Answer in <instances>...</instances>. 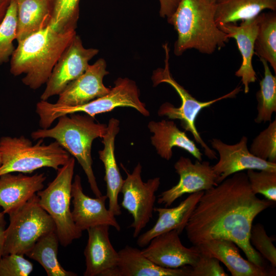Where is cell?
Wrapping results in <instances>:
<instances>
[{
	"label": "cell",
	"instance_id": "obj_1",
	"mask_svg": "<svg viewBox=\"0 0 276 276\" xmlns=\"http://www.w3.org/2000/svg\"><path fill=\"white\" fill-rule=\"evenodd\" d=\"M273 202L257 196L244 172L234 173L204 191L186 226L187 238L194 246L215 239L229 240L248 260L264 266L250 243V233L256 216Z\"/></svg>",
	"mask_w": 276,
	"mask_h": 276
},
{
	"label": "cell",
	"instance_id": "obj_2",
	"mask_svg": "<svg viewBox=\"0 0 276 276\" xmlns=\"http://www.w3.org/2000/svg\"><path fill=\"white\" fill-rule=\"evenodd\" d=\"M76 35L75 28L58 31L50 25L18 42L11 56L10 73L25 74L22 83L32 89L46 84L58 59Z\"/></svg>",
	"mask_w": 276,
	"mask_h": 276
},
{
	"label": "cell",
	"instance_id": "obj_3",
	"mask_svg": "<svg viewBox=\"0 0 276 276\" xmlns=\"http://www.w3.org/2000/svg\"><path fill=\"white\" fill-rule=\"evenodd\" d=\"M215 5L204 0H181L167 19L177 33L174 53L181 55L188 50L211 54L226 45L229 39L217 26Z\"/></svg>",
	"mask_w": 276,
	"mask_h": 276
},
{
	"label": "cell",
	"instance_id": "obj_4",
	"mask_svg": "<svg viewBox=\"0 0 276 276\" xmlns=\"http://www.w3.org/2000/svg\"><path fill=\"white\" fill-rule=\"evenodd\" d=\"M55 126L39 129L31 133L34 140L52 138L57 142L70 154L75 158L85 173L90 189L96 197L102 195L93 170L91 155L94 140L102 138L107 125L96 123L95 118L87 114L72 113L58 118Z\"/></svg>",
	"mask_w": 276,
	"mask_h": 276
},
{
	"label": "cell",
	"instance_id": "obj_5",
	"mask_svg": "<svg viewBox=\"0 0 276 276\" xmlns=\"http://www.w3.org/2000/svg\"><path fill=\"white\" fill-rule=\"evenodd\" d=\"M39 140L33 145L23 135L1 137L0 176L13 172L31 173L44 167L57 170L67 162L70 154L57 142L45 145L43 139Z\"/></svg>",
	"mask_w": 276,
	"mask_h": 276
},
{
	"label": "cell",
	"instance_id": "obj_6",
	"mask_svg": "<svg viewBox=\"0 0 276 276\" xmlns=\"http://www.w3.org/2000/svg\"><path fill=\"white\" fill-rule=\"evenodd\" d=\"M118 107H132L142 115H150L145 104L140 99V92L135 82L127 78H119L106 95L77 106H64L41 100L36 104V112L41 128H49L61 116L79 112L95 118L97 114L110 111Z\"/></svg>",
	"mask_w": 276,
	"mask_h": 276
},
{
	"label": "cell",
	"instance_id": "obj_7",
	"mask_svg": "<svg viewBox=\"0 0 276 276\" xmlns=\"http://www.w3.org/2000/svg\"><path fill=\"white\" fill-rule=\"evenodd\" d=\"M163 48L165 53V66L158 68L153 72L152 76L153 86H156L162 83L170 85L178 94L181 104L179 107H176L169 102L164 103L160 106L158 115L166 116L169 119L180 120L181 127L192 133L196 142L203 149L204 154L211 159H216V152L207 145L200 136L196 128V120L203 108L210 107L220 100L235 97L241 90V86H238L231 92L215 99L208 101H199L173 78L169 68L168 43H165Z\"/></svg>",
	"mask_w": 276,
	"mask_h": 276
},
{
	"label": "cell",
	"instance_id": "obj_8",
	"mask_svg": "<svg viewBox=\"0 0 276 276\" xmlns=\"http://www.w3.org/2000/svg\"><path fill=\"white\" fill-rule=\"evenodd\" d=\"M75 165V158L71 157L57 170L56 177L48 187L36 194L40 205L53 219L59 243L63 246L80 238L82 233L76 226L70 209Z\"/></svg>",
	"mask_w": 276,
	"mask_h": 276
},
{
	"label": "cell",
	"instance_id": "obj_9",
	"mask_svg": "<svg viewBox=\"0 0 276 276\" xmlns=\"http://www.w3.org/2000/svg\"><path fill=\"white\" fill-rule=\"evenodd\" d=\"M9 216L3 256L26 255L41 236L56 231L53 219L40 205L37 194Z\"/></svg>",
	"mask_w": 276,
	"mask_h": 276
},
{
	"label": "cell",
	"instance_id": "obj_10",
	"mask_svg": "<svg viewBox=\"0 0 276 276\" xmlns=\"http://www.w3.org/2000/svg\"><path fill=\"white\" fill-rule=\"evenodd\" d=\"M121 166L127 177L124 179L120 192L123 194L121 204L133 217L129 227L133 228V238H136L152 218L155 193L160 183V178L155 177L144 182L141 177L142 167L140 163L137 164L131 173Z\"/></svg>",
	"mask_w": 276,
	"mask_h": 276
},
{
	"label": "cell",
	"instance_id": "obj_11",
	"mask_svg": "<svg viewBox=\"0 0 276 276\" xmlns=\"http://www.w3.org/2000/svg\"><path fill=\"white\" fill-rule=\"evenodd\" d=\"M99 52L97 49H86L77 34L63 52L54 67L40 96L41 100L59 95L72 81L82 75L89 65L88 62Z\"/></svg>",
	"mask_w": 276,
	"mask_h": 276
},
{
	"label": "cell",
	"instance_id": "obj_12",
	"mask_svg": "<svg viewBox=\"0 0 276 276\" xmlns=\"http://www.w3.org/2000/svg\"><path fill=\"white\" fill-rule=\"evenodd\" d=\"M179 176L178 183L161 193L157 203L165 207L171 205L183 195L205 191L218 185L217 177L208 161L196 159L194 163L188 157L181 156L174 164Z\"/></svg>",
	"mask_w": 276,
	"mask_h": 276
},
{
	"label": "cell",
	"instance_id": "obj_13",
	"mask_svg": "<svg viewBox=\"0 0 276 276\" xmlns=\"http://www.w3.org/2000/svg\"><path fill=\"white\" fill-rule=\"evenodd\" d=\"M211 144L219 155L218 163L212 166L217 177L218 184L230 175L244 170L276 171V163L262 159L249 152L245 136H243L238 143L234 145L226 144L218 139H213Z\"/></svg>",
	"mask_w": 276,
	"mask_h": 276
},
{
	"label": "cell",
	"instance_id": "obj_14",
	"mask_svg": "<svg viewBox=\"0 0 276 276\" xmlns=\"http://www.w3.org/2000/svg\"><path fill=\"white\" fill-rule=\"evenodd\" d=\"M73 220L78 229L83 232L90 227L107 225L120 231L121 227L115 216L106 208V195L91 198L83 191L81 179L77 174L72 185Z\"/></svg>",
	"mask_w": 276,
	"mask_h": 276
},
{
	"label": "cell",
	"instance_id": "obj_15",
	"mask_svg": "<svg viewBox=\"0 0 276 276\" xmlns=\"http://www.w3.org/2000/svg\"><path fill=\"white\" fill-rule=\"evenodd\" d=\"M176 230L167 232L153 238L147 247L141 250L143 254L156 265L167 268L193 266L200 252L196 246L188 248L181 243Z\"/></svg>",
	"mask_w": 276,
	"mask_h": 276
},
{
	"label": "cell",
	"instance_id": "obj_16",
	"mask_svg": "<svg viewBox=\"0 0 276 276\" xmlns=\"http://www.w3.org/2000/svg\"><path fill=\"white\" fill-rule=\"evenodd\" d=\"M109 74L104 59H99L88 66L85 71L70 82L58 95L55 104L64 106H77L107 94L110 88L106 87L103 78Z\"/></svg>",
	"mask_w": 276,
	"mask_h": 276
},
{
	"label": "cell",
	"instance_id": "obj_17",
	"mask_svg": "<svg viewBox=\"0 0 276 276\" xmlns=\"http://www.w3.org/2000/svg\"><path fill=\"white\" fill-rule=\"evenodd\" d=\"M109 228L108 225H100L86 230L84 276H114L119 255L110 242Z\"/></svg>",
	"mask_w": 276,
	"mask_h": 276
},
{
	"label": "cell",
	"instance_id": "obj_18",
	"mask_svg": "<svg viewBox=\"0 0 276 276\" xmlns=\"http://www.w3.org/2000/svg\"><path fill=\"white\" fill-rule=\"evenodd\" d=\"M259 15L252 18L242 21L239 26L233 23L218 26L229 38H233L236 41L242 56V62L235 75L241 78L245 94L248 93L249 84L257 80L252 59L255 53V42L258 30Z\"/></svg>",
	"mask_w": 276,
	"mask_h": 276
},
{
	"label": "cell",
	"instance_id": "obj_19",
	"mask_svg": "<svg viewBox=\"0 0 276 276\" xmlns=\"http://www.w3.org/2000/svg\"><path fill=\"white\" fill-rule=\"evenodd\" d=\"M200 253L214 257L223 263L232 276L275 275V269H267L244 259L237 245L225 239H215L196 246Z\"/></svg>",
	"mask_w": 276,
	"mask_h": 276
},
{
	"label": "cell",
	"instance_id": "obj_20",
	"mask_svg": "<svg viewBox=\"0 0 276 276\" xmlns=\"http://www.w3.org/2000/svg\"><path fill=\"white\" fill-rule=\"evenodd\" d=\"M47 177L44 173L27 176L11 173L0 176V206L9 215L42 190Z\"/></svg>",
	"mask_w": 276,
	"mask_h": 276
},
{
	"label": "cell",
	"instance_id": "obj_21",
	"mask_svg": "<svg viewBox=\"0 0 276 276\" xmlns=\"http://www.w3.org/2000/svg\"><path fill=\"white\" fill-rule=\"evenodd\" d=\"M203 193H192L174 208L154 207V212L157 213L158 219L152 228L138 237L137 244L141 247L146 246L156 236L172 230L182 233Z\"/></svg>",
	"mask_w": 276,
	"mask_h": 276
},
{
	"label": "cell",
	"instance_id": "obj_22",
	"mask_svg": "<svg viewBox=\"0 0 276 276\" xmlns=\"http://www.w3.org/2000/svg\"><path fill=\"white\" fill-rule=\"evenodd\" d=\"M119 123V121L113 118L109 120L106 132L102 137L104 148L99 151V158L105 169L104 180L106 184L108 210L115 216L121 214L118 197L124 182L114 154V141L120 130Z\"/></svg>",
	"mask_w": 276,
	"mask_h": 276
},
{
	"label": "cell",
	"instance_id": "obj_23",
	"mask_svg": "<svg viewBox=\"0 0 276 276\" xmlns=\"http://www.w3.org/2000/svg\"><path fill=\"white\" fill-rule=\"evenodd\" d=\"M148 127L153 134L151 137V143L162 158L170 160L173 155L172 148L177 147L186 150L196 159L202 161V153L199 149L185 131L179 129L174 121H152L149 123Z\"/></svg>",
	"mask_w": 276,
	"mask_h": 276
},
{
	"label": "cell",
	"instance_id": "obj_24",
	"mask_svg": "<svg viewBox=\"0 0 276 276\" xmlns=\"http://www.w3.org/2000/svg\"><path fill=\"white\" fill-rule=\"evenodd\" d=\"M118 255L114 276H190L191 266L160 267L146 257L141 250L129 245L119 250Z\"/></svg>",
	"mask_w": 276,
	"mask_h": 276
},
{
	"label": "cell",
	"instance_id": "obj_25",
	"mask_svg": "<svg viewBox=\"0 0 276 276\" xmlns=\"http://www.w3.org/2000/svg\"><path fill=\"white\" fill-rule=\"evenodd\" d=\"M17 41L45 28L50 22L53 0H15Z\"/></svg>",
	"mask_w": 276,
	"mask_h": 276
},
{
	"label": "cell",
	"instance_id": "obj_26",
	"mask_svg": "<svg viewBox=\"0 0 276 276\" xmlns=\"http://www.w3.org/2000/svg\"><path fill=\"white\" fill-rule=\"evenodd\" d=\"M215 5L217 26L252 18L266 9L276 10V0H217Z\"/></svg>",
	"mask_w": 276,
	"mask_h": 276
},
{
	"label": "cell",
	"instance_id": "obj_27",
	"mask_svg": "<svg viewBox=\"0 0 276 276\" xmlns=\"http://www.w3.org/2000/svg\"><path fill=\"white\" fill-rule=\"evenodd\" d=\"M59 243L56 232H51L41 236L26 255L39 263L48 276L77 275L66 270L58 260Z\"/></svg>",
	"mask_w": 276,
	"mask_h": 276
},
{
	"label": "cell",
	"instance_id": "obj_28",
	"mask_svg": "<svg viewBox=\"0 0 276 276\" xmlns=\"http://www.w3.org/2000/svg\"><path fill=\"white\" fill-rule=\"evenodd\" d=\"M255 53L265 60L276 73V13L259 15L258 30L255 42Z\"/></svg>",
	"mask_w": 276,
	"mask_h": 276
},
{
	"label": "cell",
	"instance_id": "obj_29",
	"mask_svg": "<svg viewBox=\"0 0 276 276\" xmlns=\"http://www.w3.org/2000/svg\"><path fill=\"white\" fill-rule=\"evenodd\" d=\"M260 59L264 71L256 94L258 113L255 121L257 123L271 122L272 115L276 111V76L271 73L267 62Z\"/></svg>",
	"mask_w": 276,
	"mask_h": 276
},
{
	"label": "cell",
	"instance_id": "obj_30",
	"mask_svg": "<svg viewBox=\"0 0 276 276\" xmlns=\"http://www.w3.org/2000/svg\"><path fill=\"white\" fill-rule=\"evenodd\" d=\"M17 26L16 1L10 0L0 23V65L9 60L15 49L13 42L16 38Z\"/></svg>",
	"mask_w": 276,
	"mask_h": 276
},
{
	"label": "cell",
	"instance_id": "obj_31",
	"mask_svg": "<svg viewBox=\"0 0 276 276\" xmlns=\"http://www.w3.org/2000/svg\"><path fill=\"white\" fill-rule=\"evenodd\" d=\"M80 0H53L50 25L58 31L76 28Z\"/></svg>",
	"mask_w": 276,
	"mask_h": 276
},
{
	"label": "cell",
	"instance_id": "obj_32",
	"mask_svg": "<svg viewBox=\"0 0 276 276\" xmlns=\"http://www.w3.org/2000/svg\"><path fill=\"white\" fill-rule=\"evenodd\" d=\"M249 151L262 159L276 163L275 119L254 139Z\"/></svg>",
	"mask_w": 276,
	"mask_h": 276
},
{
	"label": "cell",
	"instance_id": "obj_33",
	"mask_svg": "<svg viewBox=\"0 0 276 276\" xmlns=\"http://www.w3.org/2000/svg\"><path fill=\"white\" fill-rule=\"evenodd\" d=\"M247 176L252 191L263 195L266 199L276 201V171L247 170Z\"/></svg>",
	"mask_w": 276,
	"mask_h": 276
},
{
	"label": "cell",
	"instance_id": "obj_34",
	"mask_svg": "<svg viewBox=\"0 0 276 276\" xmlns=\"http://www.w3.org/2000/svg\"><path fill=\"white\" fill-rule=\"evenodd\" d=\"M249 241L251 246L270 263L272 268H275L276 248L271 238L267 235L262 224L257 223L252 225Z\"/></svg>",
	"mask_w": 276,
	"mask_h": 276
},
{
	"label": "cell",
	"instance_id": "obj_35",
	"mask_svg": "<svg viewBox=\"0 0 276 276\" xmlns=\"http://www.w3.org/2000/svg\"><path fill=\"white\" fill-rule=\"evenodd\" d=\"M33 269V264L22 254H10L0 259V276H28Z\"/></svg>",
	"mask_w": 276,
	"mask_h": 276
},
{
	"label": "cell",
	"instance_id": "obj_36",
	"mask_svg": "<svg viewBox=\"0 0 276 276\" xmlns=\"http://www.w3.org/2000/svg\"><path fill=\"white\" fill-rule=\"evenodd\" d=\"M228 275L217 259L200 252L195 265L191 266L190 276Z\"/></svg>",
	"mask_w": 276,
	"mask_h": 276
},
{
	"label": "cell",
	"instance_id": "obj_37",
	"mask_svg": "<svg viewBox=\"0 0 276 276\" xmlns=\"http://www.w3.org/2000/svg\"><path fill=\"white\" fill-rule=\"evenodd\" d=\"M181 0H159V14L161 17L169 18L173 14Z\"/></svg>",
	"mask_w": 276,
	"mask_h": 276
},
{
	"label": "cell",
	"instance_id": "obj_38",
	"mask_svg": "<svg viewBox=\"0 0 276 276\" xmlns=\"http://www.w3.org/2000/svg\"><path fill=\"white\" fill-rule=\"evenodd\" d=\"M5 226L0 225V259L3 256Z\"/></svg>",
	"mask_w": 276,
	"mask_h": 276
},
{
	"label": "cell",
	"instance_id": "obj_39",
	"mask_svg": "<svg viewBox=\"0 0 276 276\" xmlns=\"http://www.w3.org/2000/svg\"><path fill=\"white\" fill-rule=\"evenodd\" d=\"M10 0H5L0 3V23L2 21Z\"/></svg>",
	"mask_w": 276,
	"mask_h": 276
},
{
	"label": "cell",
	"instance_id": "obj_40",
	"mask_svg": "<svg viewBox=\"0 0 276 276\" xmlns=\"http://www.w3.org/2000/svg\"><path fill=\"white\" fill-rule=\"evenodd\" d=\"M4 213L0 211V225L5 226L6 221L4 218Z\"/></svg>",
	"mask_w": 276,
	"mask_h": 276
},
{
	"label": "cell",
	"instance_id": "obj_41",
	"mask_svg": "<svg viewBox=\"0 0 276 276\" xmlns=\"http://www.w3.org/2000/svg\"><path fill=\"white\" fill-rule=\"evenodd\" d=\"M204 1H205L206 2L210 4H215L217 0H204Z\"/></svg>",
	"mask_w": 276,
	"mask_h": 276
},
{
	"label": "cell",
	"instance_id": "obj_42",
	"mask_svg": "<svg viewBox=\"0 0 276 276\" xmlns=\"http://www.w3.org/2000/svg\"><path fill=\"white\" fill-rule=\"evenodd\" d=\"M2 156H1V154L0 153V167L2 165Z\"/></svg>",
	"mask_w": 276,
	"mask_h": 276
},
{
	"label": "cell",
	"instance_id": "obj_43",
	"mask_svg": "<svg viewBox=\"0 0 276 276\" xmlns=\"http://www.w3.org/2000/svg\"><path fill=\"white\" fill-rule=\"evenodd\" d=\"M5 1V0H0V3L3 2V1Z\"/></svg>",
	"mask_w": 276,
	"mask_h": 276
}]
</instances>
